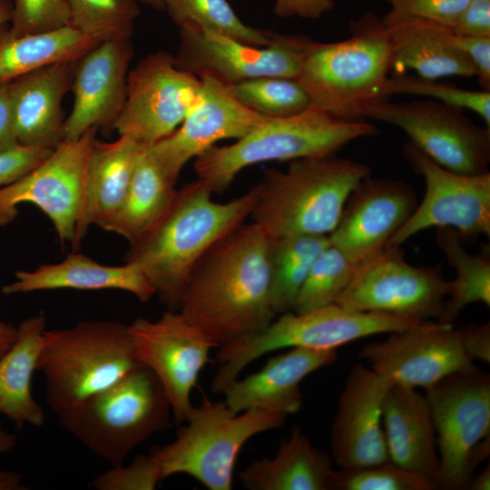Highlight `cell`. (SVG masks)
I'll list each match as a JSON object with an SVG mask.
<instances>
[{
    "label": "cell",
    "mask_w": 490,
    "mask_h": 490,
    "mask_svg": "<svg viewBox=\"0 0 490 490\" xmlns=\"http://www.w3.org/2000/svg\"><path fill=\"white\" fill-rule=\"evenodd\" d=\"M130 39L100 42L75 62L74 104L64 125V141L79 138L91 128L112 131L126 99Z\"/></svg>",
    "instance_id": "cell-21"
},
{
    "label": "cell",
    "mask_w": 490,
    "mask_h": 490,
    "mask_svg": "<svg viewBox=\"0 0 490 490\" xmlns=\"http://www.w3.org/2000/svg\"><path fill=\"white\" fill-rule=\"evenodd\" d=\"M424 321L388 313L360 311L332 303L301 313L279 314L262 330L218 348L211 386L224 390L263 355L279 348L336 350L361 338L402 331Z\"/></svg>",
    "instance_id": "cell-8"
},
{
    "label": "cell",
    "mask_w": 490,
    "mask_h": 490,
    "mask_svg": "<svg viewBox=\"0 0 490 490\" xmlns=\"http://www.w3.org/2000/svg\"><path fill=\"white\" fill-rule=\"evenodd\" d=\"M436 241L456 271L455 279L447 281L448 299L436 322L453 325L468 305L481 302L490 306V250L485 245L480 252L469 253L459 233L451 228H437Z\"/></svg>",
    "instance_id": "cell-33"
},
{
    "label": "cell",
    "mask_w": 490,
    "mask_h": 490,
    "mask_svg": "<svg viewBox=\"0 0 490 490\" xmlns=\"http://www.w3.org/2000/svg\"><path fill=\"white\" fill-rule=\"evenodd\" d=\"M26 489L22 485V475L17 472L0 471V490Z\"/></svg>",
    "instance_id": "cell-51"
},
{
    "label": "cell",
    "mask_w": 490,
    "mask_h": 490,
    "mask_svg": "<svg viewBox=\"0 0 490 490\" xmlns=\"http://www.w3.org/2000/svg\"><path fill=\"white\" fill-rule=\"evenodd\" d=\"M128 330L138 360L163 387L175 422H185L192 388L217 345L179 310H167L157 320L137 318Z\"/></svg>",
    "instance_id": "cell-16"
},
{
    "label": "cell",
    "mask_w": 490,
    "mask_h": 490,
    "mask_svg": "<svg viewBox=\"0 0 490 490\" xmlns=\"http://www.w3.org/2000/svg\"><path fill=\"white\" fill-rule=\"evenodd\" d=\"M8 29L0 30V83L48 64L76 61L100 43L71 25L16 37Z\"/></svg>",
    "instance_id": "cell-32"
},
{
    "label": "cell",
    "mask_w": 490,
    "mask_h": 490,
    "mask_svg": "<svg viewBox=\"0 0 490 490\" xmlns=\"http://www.w3.org/2000/svg\"><path fill=\"white\" fill-rule=\"evenodd\" d=\"M436 437V487L467 489L476 466L490 452V377L476 367L426 388Z\"/></svg>",
    "instance_id": "cell-10"
},
{
    "label": "cell",
    "mask_w": 490,
    "mask_h": 490,
    "mask_svg": "<svg viewBox=\"0 0 490 490\" xmlns=\"http://www.w3.org/2000/svg\"><path fill=\"white\" fill-rule=\"evenodd\" d=\"M471 490H489L490 489V466L487 465L482 472L474 478L472 477L467 485Z\"/></svg>",
    "instance_id": "cell-52"
},
{
    "label": "cell",
    "mask_w": 490,
    "mask_h": 490,
    "mask_svg": "<svg viewBox=\"0 0 490 490\" xmlns=\"http://www.w3.org/2000/svg\"><path fill=\"white\" fill-rule=\"evenodd\" d=\"M97 128L63 141L40 164L0 188V228L18 216V206L33 203L53 222L60 242L73 246L81 216L87 163Z\"/></svg>",
    "instance_id": "cell-13"
},
{
    "label": "cell",
    "mask_w": 490,
    "mask_h": 490,
    "mask_svg": "<svg viewBox=\"0 0 490 490\" xmlns=\"http://www.w3.org/2000/svg\"><path fill=\"white\" fill-rule=\"evenodd\" d=\"M454 35L456 44L472 62L481 88L490 92V37Z\"/></svg>",
    "instance_id": "cell-46"
},
{
    "label": "cell",
    "mask_w": 490,
    "mask_h": 490,
    "mask_svg": "<svg viewBox=\"0 0 490 490\" xmlns=\"http://www.w3.org/2000/svg\"><path fill=\"white\" fill-rule=\"evenodd\" d=\"M67 25L70 12L65 0H15L8 33L16 37Z\"/></svg>",
    "instance_id": "cell-41"
},
{
    "label": "cell",
    "mask_w": 490,
    "mask_h": 490,
    "mask_svg": "<svg viewBox=\"0 0 490 490\" xmlns=\"http://www.w3.org/2000/svg\"><path fill=\"white\" fill-rule=\"evenodd\" d=\"M334 6L333 0H276L274 14L280 18L318 19Z\"/></svg>",
    "instance_id": "cell-47"
},
{
    "label": "cell",
    "mask_w": 490,
    "mask_h": 490,
    "mask_svg": "<svg viewBox=\"0 0 490 490\" xmlns=\"http://www.w3.org/2000/svg\"><path fill=\"white\" fill-rule=\"evenodd\" d=\"M171 415L163 387L142 365L57 417L61 426L95 456L118 466L137 446L166 429Z\"/></svg>",
    "instance_id": "cell-7"
},
{
    "label": "cell",
    "mask_w": 490,
    "mask_h": 490,
    "mask_svg": "<svg viewBox=\"0 0 490 490\" xmlns=\"http://www.w3.org/2000/svg\"><path fill=\"white\" fill-rule=\"evenodd\" d=\"M199 78L202 87L198 103L172 133L149 145L174 184L191 159L221 140L242 138L270 117L240 103L220 81L210 76Z\"/></svg>",
    "instance_id": "cell-20"
},
{
    "label": "cell",
    "mask_w": 490,
    "mask_h": 490,
    "mask_svg": "<svg viewBox=\"0 0 490 490\" xmlns=\"http://www.w3.org/2000/svg\"><path fill=\"white\" fill-rule=\"evenodd\" d=\"M16 440V436L9 433L0 424V453L11 451L15 446Z\"/></svg>",
    "instance_id": "cell-53"
},
{
    "label": "cell",
    "mask_w": 490,
    "mask_h": 490,
    "mask_svg": "<svg viewBox=\"0 0 490 490\" xmlns=\"http://www.w3.org/2000/svg\"><path fill=\"white\" fill-rule=\"evenodd\" d=\"M141 366L128 325L95 320L67 328L45 329L36 370L44 376L45 401L57 416Z\"/></svg>",
    "instance_id": "cell-5"
},
{
    "label": "cell",
    "mask_w": 490,
    "mask_h": 490,
    "mask_svg": "<svg viewBox=\"0 0 490 490\" xmlns=\"http://www.w3.org/2000/svg\"><path fill=\"white\" fill-rule=\"evenodd\" d=\"M432 481L388 460L334 470L331 490H434Z\"/></svg>",
    "instance_id": "cell-39"
},
{
    "label": "cell",
    "mask_w": 490,
    "mask_h": 490,
    "mask_svg": "<svg viewBox=\"0 0 490 490\" xmlns=\"http://www.w3.org/2000/svg\"><path fill=\"white\" fill-rule=\"evenodd\" d=\"M356 269L330 244L311 266L292 310L301 313L335 303L348 286Z\"/></svg>",
    "instance_id": "cell-38"
},
{
    "label": "cell",
    "mask_w": 490,
    "mask_h": 490,
    "mask_svg": "<svg viewBox=\"0 0 490 490\" xmlns=\"http://www.w3.org/2000/svg\"><path fill=\"white\" fill-rule=\"evenodd\" d=\"M329 245L325 235L270 239V301L276 316L293 309L311 266Z\"/></svg>",
    "instance_id": "cell-34"
},
{
    "label": "cell",
    "mask_w": 490,
    "mask_h": 490,
    "mask_svg": "<svg viewBox=\"0 0 490 490\" xmlns=\"http://www.w3.org/2000/svg\"><path fill=\"white\" fill-rule=\"evenodd\" d=\"M227 86L240 103L270 117L296 115L311 106L307 93L294 79L260 77Z\"/></svg>",
    "instance_id": "cell-37"
},
{
    "label": "cell",
    "mask_w": 490,
    "mask_h": 490,
    "mask_svg": "<svg viewBox=\"0 0 490 490\" xmlns=\"http://www.w3.org/2000/svg\"><path fill=\"white\" fill-rule=\"evenodd\" d=\"M390 384L361 364L350 369L338 397L330 431L332 459L340 468L389 460L382 407Z\"/></svg>",
    "instance_id": "cell-22"
},
{
    "label": "cell",
    "mask_w": 490,
    "mask_h": 490,
    "mask_svg": "<svg viewBox=\"0 0 490 490\" xmlns=\"http://www.w3.org/2000/svg\"><path fill=\"white\" fill-rule=\"evenodd\" d=\"M466 37H490V0H469L449 28Z\"/></svg>",
    "instance_id": "cell-45"
},
{
    "label": "cell",
    "mask_w": 490,
    "mask_h": 490,
    "mask_svg": "<svg viewBox=\"0 0 490 490\" xmlns=\"http://www.w3.org/2000/svg\"><path fill=\"white\" fill-rule=\"evenodd\" d=\"M163 479L152 456L139 455L128 466H112L92 485L98 490H153Z\"/></svg>",
    "instance_id": "cell-42"
},
{
    "label": "cell",
    "mask_w": 490,
    "mask_h": 490,
    "mask_svg": "<svg viewBox=\"0 0 490 490\" xmlns=\"http://www.w3.org/2000/svg\"><path fill=\"white\" fill-rule=\"evenodd\" d=\"M389 14L431 21L448 28L454 24L469 0H387Z\"/></svg>",
    "instance_id": "cell-43"
},
{
    "label": "cell",
    "mask_w": 490,
    "mask_h": 490,
    "mask_svg": "<svg viewBox=\"0 0 490 490\" xmlns=\"http://www.w3.org/2000/svg\"><path fill=\"white\" fill-rule=\"evenodd\" d=\"M409 164L426 183L424 198L387 248L400 247L426 229L451 228L461 238L490 235V172L463 174L430 160L412 143L403 149Z\"/></svg>",
    "instance_id": "cell-14"
},
{
    "label": "cell",
    "mask_w": 490,
    "mask_h": 490,
    "mask_svg": "<svg viewBox=\"0 0 490 490\" xmlns=\"http://www.w3.org/2000/svg\"><path fill=\"white\" fill-rule=\"evenodd\" d=\"M13 10L14 2L12 0H0V30L10 24Z\"/></svg>",
    "instance_id": "cell-54"
},
{
    "label": "cell",
    "mask_w": 490,
    "mask_h": 490,
    "mask_svg": "<svg viewBox=\"0 0 490 490\" xmlns=\"http://www.w3.org/2000/svg\"><path fill=\"white\" fill-rule=\"evenodd\" d=\"M145 145L126 136L106 142L94 141L90 152L83 207L74 242L79 249L90 226L107 230L127 193L137 159Z\"/></svg>",
    "instance_id": "cell-27"
},
{
    "label": "cell",
    "mask_w": 490,
    "mask_h": 490,
    "mask_svg": "<svg viewBox=\"0 0 490 490\" xmlns=\"http://www.w3.org/2000/svg\"><path fill=\"white\" fill-rule=\"evenodd\" d=\"M75 62L48 64L8 83L19 145L54 149L64 141L62 102L72 88Z\"/></svg>",
    "instance_id": "cell-24"
},
{
    "label": "cell",
    "mask_w": 490,
    "mask_h": 490,
    "mask_svg": "<svg viewBox=\"0 0 490 490\" xmlns=\"http://www.w3.org/2000/svg\"><path fill=\"white\" fill-rule=\"evenodd\" d=\"M362 347L360 358L391 384L425 389L451 374L475 368L460 328L422 322Z\"/></svg>",
    "instance_id": "cell-17"
},
{
    "label": "cell",
    "mask_w": 490,
    "mask_h": 490,
    "mask_svg": "<svg viewBox=\"0 0 490 490\" xmlns=\"http://www.w3.org/2000/svg\"><path fill=\"white\" fill-rule=\"evenodd\" d=\"M336 358V350L291 348L270 358L259 371L234 380L222 392L224 402L235 413L250 409L297 413L302 405L301 381Z\"/></svg>",
    "instance_id": "cell-23"
},
{
    "label": "cell",
    "mask_w": 490,
    "mask_h": 490,
    "mask_svg": "<svg viewBox=\"0 0 490 490\" xmlns=\"http://www.w3.org/2000/svg\"><path fill=\"white\" fill-rule=\"evenodd\" d=\"M164 10L179 29L218 33L254 46L278 43L280 33L245 24L227 0H162Z\"/></svg>",
    "instance_id": "cell-35"
},
{
    "label": "cell",
    "mask_w": 490,
    "mask_h": 490,
    "mask_svg": "<svg viewBox=\"0 0 490 490\" xmlns=\"http://www.w3.org/2000/svg\"><path fill=\"white\" fill-rule=\"evenodd\" d=\"M382 18L391 46L395 74L411 69L426 80L475 76L472 62L456 44L448 27L389 13Z\"/></svg>",
    "instance_id": "cell-26"
},
{
    "label": "cell",
    "mask_w": 490,
    "mask_h": 490,
    "mask_svg": "<svg viewBox=\"0 0 490 490\" xmlns=\"http://www.w3.org/2000/svg\"><path fill=\"white\" fill-rule=\"evenodd\" d=\"M70 25L99 42L131 39L140 15L137 0H65Z\"/></svg>",
    "instance_id": "cell-36"
},
{
    "label": "cell",
    "mask_w": 490,
    "mask_h": 490,
    "mask_svg": "<svg viewBox=\"0 0 490 490\" xmlns=\"http://www.w3.org/2000/svg\"><path fill=\"white\" fill-rule=\"evenodd\" d=\"M54 149L19 145L12 150L0 152V188L10 184L29 172Z\"/></svg>",
    "instance_id": "cell-44"
},
{
    "label": "cell",
    "mask_w": 490,
    "mask_h": 490,
    "mask_svg": "<svg viewBox=\"0 0 490 490\" xmlns=\"http://www.w3.org/2000/svg\"><path fill=\"white\" fill-rule=\"evenodd\" d=\"M369 175L367 164L336 154L290 161L284 171L269 169L257 184L252 222L270 240L328 236L351 191Z\"/></svg>",
    "instance_id": "cell-4"
},
{
    "label": "cell",
    "mask_w": 490,
    "mask_h": 490,
    "mask_svg": "<svg viewBox=\"0 0 490 490\" xmlns=\"http://www.w3.org/2000/svg\"><path fill=\"white\" fill-rule=\"evenodd\" d=\"M8 83H0V152L19 146L15 132Z\"/></svg>",
    "instance_id": "cell-49"
},
{
    "label": "cell",
    "mask_w": 490,
    "mask_h": 490,
    "mask_svg": "<svg viewBox=\"0 0 490 490\" xmlns=\"http://www.w3.org/2000/svg\"><path fill=\"white\" fill-rule=\"evenodd\" d=\"M377 132L365 120L347 121L310 106L292 116H270L235 142L211 147L195 158L194 171L212 193H221L249 166L333 155L351 142Z\"/></svg>",
    "instance_id": "cell-6"
},
{
    "label": "cell",
    "mask_w": 490,
    "mask_h": 490,
    "mask_svg": "<svg viewBox=\"0 0 490 490\" xmlns=\"http://www.w3.org/2000/svg\"><path fill=\"white\" fill-rule=\"evenodd\" d=\"M400 128L410 143L436 164L463 174L488 172L490 127L474 122L464 110L432 99L389 102L364 109L362 119Z\"/></svg>",
    "instance_id": "cell-11"
},
{
    "label": "cell",
    "mask_w": 490,
    "mask_h": 490,
    "mask_svg": "<svg viewBox=\"0 0 490 490\" xmlns=\"http://www.w3.org/2000/svg\"><path fill=\"white\" fill-rule=\"evenodd\" d=\"M389 92L392 94H408L432 99L454 107L466 109L478 114L490 127V92L473 91L454 85L426 80L406 73L389 77Z\"/></svg>",
    "instance_id": "cell-40"
},
{
    "label": "cell",
    "mask_w": 490,
    "mask_h": 490,
    "mask_svg": "<svg viewBox=\"0 0 490 490\" xmlns=\"http://www.w3.org/2000/svg\"><path fill=\"white\" fill-rule=\"evenodd\" d=\"M349 37L322 43L299 35L296 81L311 106L337 118L360 121L368 106L388 100L393 57L383 18L372 11L348 24Z\"/></svg>",
    "instance_id": "cell-3"
},
{
    "label": "cell",
    "mask_w": 490,
    "mask_h": 490,
    "mask_svg": "<svg viewBox=\"0 0 490 490\" xmlns=\"http://www.w3.org/2000/svg\"><path fill=\"white\" fill-rule=\"evenodd\" d=\"M382 423L389 460L436 487L439 456L426 396L416 388L390 384L383 400Z\"/></svg>",
    "instance_id": "cell-25"
},
{
    "label": "cell",
    "mask_w": 490,
    "mask_h": 490,
    "mask_svg": "<svg viewBox=\"0 0 490 490\" xmlns=\"http://www.w3.org/2000/svg\"><path fill=\"white\" fill-rule=\"evenodd\" d=\"M446 287L438 268L414 266L406 260L400 247H392L358 266L336 303L425 321L439 317Z\"/></svg>",
    "instance_id": "cell-15"
},
{
    "label": "cell",
    "mask_w": 490,
    "mask_h": 490,
    "mask_svg": "<svg viewBox=\"0 0 490 490\" xmlns=\"http://www.w3.org/2000/svg\"><path fill=\"white\" fill-rule=\"evenodd\" d=\"M17 334V327L0 321V358L14 344Z\"/></svg>",
    "instance_id": "cell-50"
},
{
    "label": "cell",
    "mask_w": 490,
    "mask_h": 490,
    "mask_svg": "<svg viewBox=\"0 0 490 490\" xmlns=\"http://www.w3.org/2000/svg\"><path fill=\"white\" fill-rule=\"evenodd\" d=\"M201 80L180 69L174 55L160 50L128 73L126 99L113 130L152 145L172 133L198 103Z\"/></svg>",
    "instance_id": "cell-12"
},
{
    "label": "cell",
    "mask_w": 490,
    "mask_h": 490,
    "mask_svg": "<svg viewBox=\"0 0 490 490\" xmlns=\"http://www.w3.org/2000/svg\"><path fill=\"white\" fill-rule=\"evenodd\" d=\"M269 248L264 231L243 222L194 268L178 310L218 348L262 330L275 318Z\"/></svg>",
    "instance_id": "cell-1"
},
{
    "label": "cell",
    "mask_w": 490,
    "mask_h": 490,
    "mask_svg": "<svg viewBox=\"0 0 490 490\" xmlns=\"http://www.w3.org/2000/svg\"><path fill=\"white\" fill-rule=\"evenodd\" d=\"M461 329L462 341L466 353L473 360L490 362V325L489 322L477 325L469 324Z\"/></svg>",
    "instance_id": "cell-48"
},
{
    "label": "cell",
    "mask_w": 490,
    "mask_h": 490,
    "mask_svg": "<svg viewBox=\"0 0 490 490\" xmlns=\"http://www.w3.org/2000/svg\"><path fill=\"white\" fill-rule=\"evenodd\" d=\"M200 179L177 190L161 220L130 244L124 262L137 266L168 310H178L191 275L205 253L250 216L257 184L228 202H216Z\"/></svg>",
    "instance_id": "cell-2"
},
{
    "label": "cell",
    "mask_w": 490,
    "mask_h": 490,
    "mask_svg": "<svg viewBox=\"0 0 490 490\" xmlns=\"http://www.w3.org/2000/svg\"><path fill=\"white\" fill-rule=\"evenodd\" d=\"M138 2L143 3L147 5H150L157 10H164V5L162 0H137Z\"/></svg>",
    "instance_id": "cell-55"
},
{
    "label": "cell",
    "mask_w": 490,
    "mask_h": 490,
    "mask_svg": "<svg viewBox=\"0 0 490 490\" xmlns=\"http://www.w3.org/2000/svg\"><path fill=\"white\" fill-rule=\"evenodd\" d=\"M416 205L415 191L407 182L369 175L349 194L328 235L330 244L356 267L362 265L386 249Z\"/></svg>",
    "instance_id": "cell-19"
},
{
    "label": "cell",
    "mask_w": 490,
    "mask_h": 490,
    "mask_svg": "<svg viewBox=\"0 0 490 490\" xmlns=\"http://www.w3.org/2000/svg\"><path fill=\"white\" fill-rule=\"evenodd\" d=\"M288 416L258 409L231 411L224 401L204 399L192 409L173 441L150 456L163 478L188 475L209 490L232 489L234 466L254 436L281 426Z\"/></svg>",
    "instance_id": "cell-9"
},
{
    "label": "cell",
    "mask_w": 490,
    "mask_h": 490,
    "mask_svg": "<svg viewBox=\"0 0 490 490\" xmlns=\"http://www.w3.org/2000/svg\"><path fill=\"white\" fill-rule=\"evenodd\" d=\"M331 458L294 428L274 457L250 463L239 474L249 490H331Z\"/></svg>",
    "instance_id": "cell-29"
},
{
    "label": "cell",
    "mask_w": 490,
    "mask_h": 490,
    "mask_svg": "<svg viewBox=\"0 0 490 490\" xmlns=\"http://www.w3.org/2000/svg\"><path fill=\"white\" fill-rule=\"evenodd\" d=\"M299 37L281 34L278 43L260 47L214 32L182 28L174 61L181 70L226 85L260 77L296 80L300 66Z\"/></svg>",
    "instance_id": "cell-18"
},
{
    "label": "cell",
    "mask_w": 490,
    "mask_h": 490,
    "mask_svg": "<svg viewBox=\"0 0 490 490\" xmlns=\"http://www.w3.org/2000/svg\"><path fill=\"white\" fill-rule=\"evenodd\" d=\"M59 289H120L132 293L141 302H148L155 296L152 284L134 264L107 266L80 253H69L59 263L40 265L33 270H18L15 280L4 285L1 290L11 295Z\"/></svg>",
    "instance_id": "cell-28"
},
{
    "label": "cell",
    "mask_w": 490,
    "mask_h": 490,
    "mask_svg": "<svg viewBox=\"0 0 490 490\" xmlns=\"http://www.w3.org/2000/svg\"><path fill=\"white\" fill-rule=\"evenodd\" d=\"M44 330L43 312L22 320L14 344L0 358V415L19 429L26 424L40 427L45 420L31 390Z\"/></svg>",
    "instance_id": "cell-30"
},
{
    "label": "cell",
    "mask_w": 490,
    "mask_h": 490,
    "mask_svg": "<svg viewBox=\"0 0 490 490\" xmlns=\"http://www.w3.org/2000/svg\"><path fill=\"white\" fill-rule=\"evenodd\" d=\"M165 174L150 146L135 163L123 202L106 230L131 244L149 231L172 206L177 189Z\"/></svg>",
    "instance_id": "cell-31"
}]
</instances>
